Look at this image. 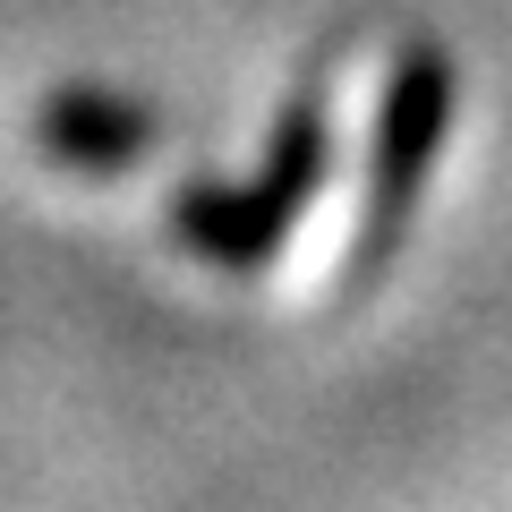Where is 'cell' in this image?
Here are the masks:
<instances>
[{"instance_id": "3957f363", "label": "cell", "mask_w": 512, "mask_h": 512, "mask_svg": "<svg viewBox=\"0 0 512 512\" xmlns=\"http://www.w3.org/2000/svg\"><path fill=\"white\" fill-rule=\"evenodd\" d=\"M35 146L77 180H120L163 146V120H154V103H137L120 86H60L35 111Z\"/></svg>"}, {"instance_id": "6da1fadb", "label": "cell", "mask_w": 512, "mask_h": 512, "mask_svg": "<svg viewBox=\"0 0 512 512\" xmlns=\"http://www.w3.org/2000/svg\"><path fill=\"white\" fill-rule=\"evenodd\" d=\"M461 111V69L444 43H402L393 69L376 86V128H367V171H359V214H350V256H342V291H359L367 274L393 265L410 214L427 197L444 137Z\"/></svg>"}, {"instance_id": "7a4b0ae2", "label": "cell", "mask_w": 512, "mask_h": 512, "mask_svg": "<svg viewBox=\"0 0 512 512\" xmlns=\"http://www.w3.org/2000/svg\"><path fill=\"white\" fill-rule=\"evenodd\" d=\"M171 239H180L197 265H222V274H265L282 248H291V205L265 180H180L171 188Z\"/></svg>"}, {"instance_id": "277c9868", "label": "cell", "mask_w": 512, "mask_h": 512, "mask_svg": "<svg viewBox=\"0 0 512 512\" xmlns=\"http://www.w3.org/2000/svg\"><path fill=\"white\" fill-rule=\"evenodd\" d=\"M256 180L274 188L291 214H308V205L325 197V180H333V77H325V69H308L291 94H282Z\"/></svg>"}]
</instances>
